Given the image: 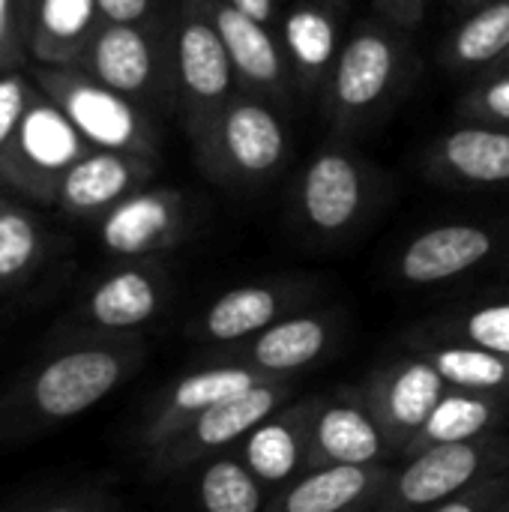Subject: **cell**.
<instances>
[{"mask_svg": "<svg viewBox=\"0 0 509 512\" xmlns=\"http://www.w3.org/2000/svg\"><path fill=\"white\" fill-rule=\"evenodd\" d=\"M144 360L135 336H87L45 354L36 366L0 387V444H21L69 423L120 384Z\"/></svg>", "mask_w": 509, "mask_h": 512, "instance_id": "6da1fadb", "label": "cell"}, {"mask_svg": "<svg viewBox=\"0 0 509 512\" xmlns=\"http://www.w3.org/2000/svg\"><path fill=\"white\" fill-rule=\"evenodd\" d=\"M507 474L509 438L501 432L429 447L393 465L390 483L372 512H426Z\"/></svg>", "mask_w": 509, "mask_h": 512, "instance_id": "7a4b0ae2", "label": "cell"}, {"mask_svg": "<svg viewBox=\"0 0 509 512\" xmlns=\"http://www.w3.org/2000/svg\"><path fill=\"white\" fill-rule=\"evenodd\" d=\"M294 396L291 378H273L258 387H252L243 396H234L207 414H201L195 423H189L180 435H174L165 447H159L147 462L150 477H174L198 468L210 456L237 450V444L270 414H276L282 405H288Z\"/></svg>", "mask_w": 509, "mask_h": 512, "instance_id": "3957f363", "label": "cell"}, {"mask_svg": "<svg viewBox=\"0 0 509 512\" xmlns=\"http://www.w3.org/2000/svg\"><path fill=\"white\" fill-rule=\"evenodd\" d=\"M273 381L258 369H249L243 363H228V360H210L171 384H165L150 408L141 417L138 435H135V450L150 459L159 447H165L174 435H180L189 423H195L201 414L210 408L249 393L252 387Z\"/></svg>", "mask_w": 509, "mask_h": 512, "instance_id": "277c9868", "label": "cell"}, {"mask_svg": "<svg viewBox=\"0 0 509 512\" xmlns=\"http://www.w3.org/2000/svg\"><path fill=\"white\" fill-rule=\"evenodd\" d=\"M396 447L360 387L315 396L309 420V468L393 465Z\"/></svg>", "mask_w": 509, "mask_h": 512, "instance_id": "5b68a950", "label": "cell"}, {"mask_svg": "<svg viewBox=\"0 0 509 512\" xmlns=\"http://www.w3.org/2000/svg\"><path fill=\"white\" fill-rule=\"evenodd\" d=\"M360 390L390 435L399 459L408 441L426 426L438 402L450 393V384L423 354L408 348L405 354L378 363Z\"/></svg>", "mask_w": 509, "mask_h": 512, "instance_id": "8992f818", "label": "cell"}, {"mask_svg": "<svg viewBox=\"0 0 509 512\" xmlns=\"http://www.w3.org/2000/svg\"><path fill=\"white\" fill-rule=\"evenodd\" d=\"M336 345V321L330 315L291 312L258 336L216 351L210 360L243 363L264 372L267 378H294L321 363Z\"/></svg>", "mask_w": 509, "mask_h": 512, "instance_id": "52a82bcc", "label": "cell"}, {"mask_svg": "<svg viewBox=\"0 0 509 512\" xmlns=\"http://www.w3.org/2000/svg\"><path fill=\"white\" fill-rule=\"evenodd\" d=\"M303 297L306 291L288 282H258L231 288L204 309V315L192 324V336L195 342L207 345L210 354L234 348L273 327L279 318L297 312L306 303Z\"/></svg>", "mask_w": 509, "mask_h": 512, "instance_id": "ba28073f", "label": "cell"}, {"mask_svg": "<svg viewBox=\"0 0 509 512\" xmlns=\"http://www.w3.org/2000/svg\"><path fill=\"white\" fill-rule=\"evenodd\" d=\"M315 396H300L258 423L240 444L237 456L276 495L309 471V420Z\"/></svg>", "mask_w": 509, "mask_h": 512, "instance_id": "9c48e42d", "label": "cell"}, {"mask_svg": "<svg viewBox=\"0 0 509 512\" xmlns=\"http://www.w3.org/2000/svg\"><path fill=\"white\" fill-rule=\"evenodd\" d=\"M393 465H321L273 495L267 512H372Z\"/></svg>", "mask_w": 509, "mask_h": 512, "instance_id": "30bf717a", "label": "cell"}, {"mask_svg": "<svg viewBox=\"0 0 509 512\" xmlns=\"http://www.w3.org/2000/svg\"><path fill=\"white\" fill-rule=\"evenodd\" d=\"M495 252V234L477 225H438L414 237L399 255L408 285H441L471 273Z\"/></svg>", "mask_w": 509, "mask_h": 512, "instance_id": "8fae6325", "label": "cell"}, {"mask_svg": "<svg viewBox=\"0 0 509 512\" xmlns=\"http://www.w3.org/2000/svg\"><path fill=\"white\" fill-rule=\"evenodd\" d=\"M165 306V285L144 267H123L105 276L87 297L84 318L93 336H135Z\"/></svg>", "mask_w": 509, "mask_h": 512, "instance_id": "7c38bea8", "label": "cell"}, {"mask_svg": "<svg viewBox=\"0 0 509 512\" xmlns=\"http://www.w3.org/2000/svg\"><path fill=\"white\" fill-rule=\"evenodd\" d=\"M216 144L222 159L243 177H264L285 159V126L261 102H231L219 117Z\"/></svg>", "mask_w": 509, "mask_h": 512, "instance_id": "4fadbf2b", "label": "cell"}, {"mask_svg": "<svg viewBox=\"0 0 509 512\" xmlns=\"http://www.w3.org/2000/svg\"><path fill=\"white\" fill-rule=\"evenodd\" d=\"M303 216L318 234H342L363 207L360 168L336 150L315 156L300 186Z\"/></svg>", "mask_w": 509, "mask_h": 512, "instance_id": "5bb4252c", "label": "cell"}, {"mask_svg": "<svg viewBox=\"0 0 509 512\" xmlns=\"http://www.w3.org/2000/svg\"><path fill=\"white\" fill-rule=\"evenodd\" d=\"M509 423V399L498 396H480V393H465V390H450L426 426L408 441L399 459L414 456L429 447L441 444H462V441H477L486 435H495L501 426Z\"/></svg>", "mask_w": 509, "mask_h": 512, "instance_id": "9a60e30c", "label": "cell"}, {"mask_svg": "<svg viewBox=\"0 0 509 512\" xmlns=\"http://www.w3.org/2000/svg\"><path fill=\"white\" fill-rule=\"evenodd\" d=\"M177 204L162 192H138L123 198L102 222V243L114 255L138 258L168 246L177 234Z\"/></svg>", "mask_w": 509, "mask_h": 512, "instance_id": "2e32d148", "label": "cell"}, {"mask_svg": "<svg viewBox=\"0 0 509 512\" xmlns=\"http://www.w3.org/2000/svg\"><path fill=\"white\" fill-rule=\"evenodd\" d=\"M63 111L84 141L99 150H126L141 141V117L123 93L105 84H69L63 90Z\"/></svg>", "mask_w": 509, "mask_h": 512, "instance_id": "e0dca14e", "label": "cell"}, {"mask_svg": "<svg viewBox=\"0 0 509 512\" xmlns=\"http://www.w3.org/2000/svg\"><path fill=\"white\" fill-rule=\"evenodd\" d=\"M177 72L186 96L198 105H216L228 96L234 81V63L213 21L195 15L180 27Z\"/></svg>", "mask_w": 509, "mask_h": 512, "instance_id": "ac0fdd59", "label": "cell"}, {"mask_svg": "<svg viewBox=\"0 0 509 512\" xmlns=\"http://www.w3.org/2000/svg\"><path fill=\"white\" fill-rule=\"evenodd\" d=\"M396 72V48L384 33H357L339 54L333 69V99L345 111H363L375 105Z\"/></svg>", "mask_w": 509, "mask_h": 512, "instance_id": "d6986e66", "label": "cell"}, {"mask_svg": "<svg viewBox=\"0 0 509 512\" xmlns=\"http://www.w3.org/2000/svg\"><path fill=\"white\" fill-rule=\"evenodd\" d=\"M408 345L441 372L450 390L509 399V357L504 354L468 342L420 339V336H408Z\"/></svg>", "mask_w": 509, "mask_h": 512, "instance_id": "ffe728a7", "label": "cell"}, {"mask_svg": "<svg viewBox=\"0 0 509 512\" xmlns=\"http://www.w3.org/2000/svg\"><path fill=\"white\" fill-rule=\"evenodd\" d=\"M195 501L201 512H267L273 492L234 450H228L198 465Z\"/></svg>", "mask_w": 509, "mask_h": 512, "instance_id": "44dd1931", "label": "cell"}, {"mask_svg": "<svg viewBox=\"0 0 509 512\" xmlns=\"http://www.w3.org/2000/svg\"><path fill=\"white\" fill-rule=\"evenodd\" d=\"M213 24L228 48V57L234 63V72L243 75L252 84H276L282 78V57L267 33V27L249 15H243L231 3L213 6Z\"/></svg>", "mask_w": 509, "mask_h": 512, "instance_id": "7402d4cb", "label": "cell"}, {"mask_svg": "<svg viewBox=\"0 0 509 512\" xmlns=\"http://www.w3.org/2000/svg\"><path fill=\"white\" fill-rule=\"evenodd\" d=\"M18 150L39 171H63L81 159V132L57 105H33L18 126Z\"/></svg>", "mask_w": 509, "mask_h": 512, "instance_id": "603a6c76", "label": "cell"}, {"mask_svg": "<svg viewBox=\"0 0 509 512\" xmlns=\"http://www.w3.org/2000/svg\"><path fill=\"white\" fill-rule=\"evenodd\" d=\"M93 72L99 84L117 93H138L153 78V48L132 24H111L93 45Z\"/></svg>", "mask_w": 509, "mask_h": 512, "instance_id": "cb8c5ba5", "label": "cell"}, {"mask_svg": "<svg viewBox=\"0 0 509 512\" xmlns=\"http://www.w3.org/2000/svg\"><path fill=\"white\" fill-rule=\"evenodd\" d=\"M411 336L468 342V345L489 348L495 354L509 357V297H489V300L459 306L453 312H444L426 321Z\"/></svg>", "mask_w": 509, "mask_h": 512, "instance_id": "d4e9b609", "label": "cell"}, {"mask_svg": "<svg viewBox=\"0 0 509 512\" xmlns=\"http://www.w3.org/2000/svg\"><path fill=\"white\" fill-rule=\"evenodd\" d=\"M135 171L132 162L117 156V150H99L93 156H81L72 168H66L60 195L66 207L78 213L102 210L126 195Z\"/></svg>", "mask_w": 509, "mask_h": 512, "instance_id": "484cf974", "label": "cell"}, {"mask_svg": "<svg viewBox=\"0 0 509 512\" xmlns=\"http://www.w3.org/2000/svg\"><path fill=\"white\" fill-rule=\"evenodd\" d=\"M444 165L468 183H509V132L465 126L441 141Z\"/></svg>", "mask_w": 509, "mask_h": 512, "instance_id": "4316f807", "label": "cell"}, {"mask_svg": "<svg viewBox=\"0 0 509 512\" xmlns=\"http://www.w3.org/2000/svg\"><path fill=\"white\" fill-rule=\"evenodd\" d=\"M285 48L306 72H324L336 57V24L318 6H297L282 24Z\"/></svg>", "mask_w": 509, "mask_h": 512, "instance_id": "83f0119b", "label": "cell"}, {"mask_svg": "<svg viewBox=\"0 0 509 512\" xmlns=\"http://www.w3.org/2000/svg\"><path fill=\"white\" fill-rule=\"evenodd\" d=\"M509 51V0L486 3L453 36V57L468 66L489 63Z\"/></svg>", "mask_w": 509, "mask_h": 512, "instance_id": "f1b7e54d", "label": "cell"}, {"mask_svg": "<svg viewBox=\"0 0 509 512\" xmlns=\"http://www.w3.org/2000/svg\"><path fill=\"white\" fill-rule=\"evenodd\" d=\"M39 255L36 225L15 210H0V285L21 279Z\"/></svg>", "mask_w": 509, "mask_h": 512, "instance_id": "f546056e", "label": "cell"}, {"mask_svg": "<svg viewBox=\"0 0 509 512\" xmlns=\"http://www.w3.org/2000/svg\"><path fill=\"white\" fill-rule=\"evenodd\" d=\"M96 0H39V24L57 42H72L93 24Z\"/></svg>", "mask_w": 509, "mask_h": 512, "instance_id": "4dcf8cb0", "label": "cell"}, {"mask_svg": "<svg viewBox=\"0 0 509 512\" xmlns=\"http://www.w3.org/2000/svg\"><path fill=\"white\" fill-rule=\"evenodd\" d=\"M117 504L102 492H66L54 498H36L12 512H114Z\"/></svg>", "mask_w": 509, "mask_h": 512, "instance_id": "1f68e13d", "label": "cell"}, {"mask_svg": "<svg viewBox=\"0 0 509 512\" xmlns=\"http://www.w3.org/2000/svg\"><path fill=\"white\" fill-rule=\"evenodd\" d=\"M507 492L509 474L507 477H495V480H489V483H483V486H477V489H471V492H465V495H459L453 501H444V504H438V507L426 512H489Z\"/></svg>", "mask_w": 509, "mask_h": 512, "instance_id": "d6a6232c", "label": "cell"}, {"mask_svg": "<svg viewBox=\"0 0 509 512\" xmlns=\"http://www.w3.org/2000/svg\"><path fill=\"white\" fill-rule=\"evenodd\" d=\"M24 84L18 75H3L0 78V144H6L18 126H21V117H24Z\"/></svg>", "mask_w": 509, "mask_h": 512, "instance_id": "836d02e7", "label": "cell"}, {"mask_svg": "<svg viewBox=\"0 0 509 512\" xmlns=\"http://www.w3.org/2000/svg\"><path fill=\"white\" fill-rule=\"evenodd\" d=\"M483 117H492L498 123H509V75L492 81L489 87H483L474 102H471Z\"/></svg>", "mask_w": 509, "mask_h": 512, "instance_id": "e575fe53", "label": "cell"}, {"mask_svg": "<svg viewBox=\"0 0 509 512\" xmlns=\"http://www.w3.org/2000/svg\"><path fill=\"white\" fill-rule=\"evenodd\" d=\"M96 6L111 24H135L144 18L150 0H96Z\"/></svg>", "mask_w": 509, "mask_h": 512, "instance_id": "d590c367", "label": "cell"}, {"mask_svg": "<svg viewBox=\"0 0 509 512\" xmlns=\"http://www.w3.org/2000/svg\"><path fill=\"white\" fill-rule=\"evenodd\" d=\"M228 3L261 24H270V18H273V0H228Z\"/></svg>", "mask_w": 509, "mask_h": 512, "instance_id": "8d00e7d4", "label": "cell"}, {"mask_svg": "<svg viewBox=\"0 0 509 512\" xmlns=\"http://www.w3.org/2000/svg\"><path fill=\"white\" fill-rule=\"evenodd\" d=\"M384 6L390 3V9H393V15L396 18H402V21H417L420 18V12H423V0H381Z\"/></svg>", "mask_w": 509, "mask_h": 512, "instance_id": "74e56055", "label": "cell"}, {"mask_svg": "<svg viewBox=\"0 0 509 512\" xmlns=\"http://www.w3.org/2000/svg\"><path fill=\"white\" fill-rule=\"evenodd\" d=\"M9 3L12 0H0V45L6 39V30H9Z\"/></svg>", "mask_w": 509, "mask_h": 512, "instance_id": "f35d334b", "label": "cell"}, {"mask_svg": "<svg viewBox=\"0 0 509 512\" xmlns=\"http://www.w3.org/2000/svg\"><path fill=\"white\" fill-rule=\"evenodd\" d=\"M489 512H509V492L507 495H504V498H501V501H498V504H495V507H492V510Z\"/></svg>", "mask_w": 509, "mask_h": 512, "instance_id": "ab89813d", "label": "cell"}, {"mask_svg": "<svg viewBox=\"0 0 509 512\" xmlns=\"http://www.w3.org/2000/svg\"><path fill=\"white\" fill-rule=\"evenodd\" d=\"M471 3H486V0H471Z\"/></svg>", "mask_w": 509, "mask_h": 512, "instance_id": "60d3db41", "label": "cell"}, {"mask_svg": "<svg viewBox=\"0 0 509 512\" xmlns=\"http://www.w3.org/2000/svg\"><path fill=\"white\" fill-rule=\"evenodd\" d=\"M114 512H120V510H114Z\"/></svg>", "mask_w": 509, "mask_h": 512, "instance_id": "b9f144b4", "label": "cell"}]
</instances>
